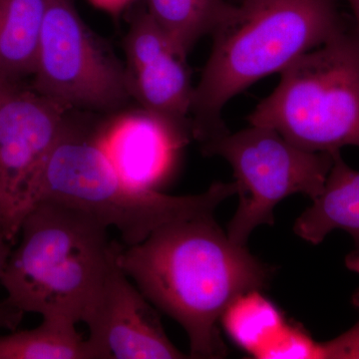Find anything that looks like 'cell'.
<instances>
[{"label":"cell","instance_id":"cell-1","mask_svg":"<svg viewBox=\"0 0 359 359\" xmlns=\"http://www.w3.org/2000/svg\"><path fill=\"white\" fill-rule=\"evenodd\" d=\"M204 212L160 226L143 242L120 247L117 261L151 304L180 323L192 358H223L224 309L240 295L264 290L273 269L231 242Z\"/></svg>","mask_w":359,"mask_h":359},{"label":"cell","instance_id":"cell-2","mask_svg":"<svg viewBox=\"0 0 359 359\" xmlns=\"http://www.w3.org/2000/svg\"><path fill=\"white\" fill-rule=\"evenodd\" d=\"M342 30L335 0H243L212 34L193 91V138L202 143L228 131L222 112L229 101Z\"/></svg>","mask_w":359,"mask_h":359},{"label":"cell","instance_id":"cell-3","mask_svg":"<svg viewBox=\"0 0 359 359\" xmlns=\"http://www.w3.org/2000/svg\"><path fill=\"white\" fill-rule=\"evenodd\" d=\"M76 208L41 200L21 223L1 283L6 301L42 318L78 323L93 302L120 245Z\"/></svg>","mask_w":359,"mask_h":359},{"label":"cell","instance_id":"cell-4","mask_svg":"<svg viewBox=\"0 0 359 359\" xmlns=\"http://www.w3.org/2000/svg\"><path fill=\"white\" fill-rule=\"evenodd\" d=\"M237 192L236 182H217L193 196L137 188L115 171L91 134L70 124L47 161L37 202L56 201L81 210L107 228L117 229L129 247L164 224L216 212Z\"/></svg>","mask_w":359,"mask_h":359},{"label":"cell","instance_id":"cell-5","mask_svg":"<svg viewBox=\"0 0 359 359\" xmlns=\"http://www.w3.org/2000/svg\"><path fill=\"white\" fill-rule=\"evenodd\" d=\"M271 95L248 116L311 152L359 148V32H342L280 72Z\"/></svg>","mask_w":359,"mask_h":359},{"label":"cell","instance_id":"cell-6","mask_svg":"<svg viewBox=\"0 0 359 359\" xmlns=\"http://www.w3.org/2000/svg\"><path fill=\"white\" fill-rule=\"evenodd\" d=\"M201 148L233 168L240 201L226 235L240 245H247L250 233L262 224L275 223V208L285 198L294 194L318 198L334 164V152L304 150L276 130L252 125L212 137Z\"/></svg>","mask_w":359,"mask_h":359},{"label":"cell","instance_id":"cell-7","mask_svg":"<svg viewBox=\"0 0 359 359\" xmlns=\"http://www.w3.org/2000/svg\"><path fill=\"white\" fill-rule=\"evenodd\" d=\"M33 76L35 91L67 109L113 110L132 96L128 71L104 50L71 0H49Z\"/></svg>","mask_w":359,"mask_h":359},{"label":"cell","instance_id":"cell-8","mask_svg":"<svg viewBox=\"0 0 359 359\" xmlns=\"http://www.w3.org/2000/svg\"><path fill=\"white\" fill-rule=\"evenodd\" d=\"M67 110L16 82L0 87V230L13 244L39 201L47 161L70 126Z\"/></svg>","mask_w":359,"mask_h":359},{"label":"cell","instance_id":"cell-9","mask_svg":"<svg viewBox=\"0 0 359 359\" xmlns=\"http://www.w3.org/2000/svg\"><path fill=\"white\" fill-rule=\"evenodd\" d=\"M118 252L83 318L101 358H189L172 344L159 314L119 266Z\"/></svg>","mask_w":359,"mask_h":359},{"label":"cell","instance_id":"cell-10","mask_svg":"<svg viewBox=\"0 0 359 359\" xmlns=\"http://www.w3.org/2000/svg\"><path fill=\"white\" fill-rule=\"evenodd\" d=\"M91 137L123 179L137 188L159 191L193 133L192 125L143 108L116 116Z\"/></svg>","mask_w":359,"mask_h":359},{"label":"cell","instance_id":"cell-11","mask_svg":"<svg viewBox=\"0 0 359 359\" xmlns=\"http://www.w3.org/2000/svg\"><path fill=\"white\" fill-rule=\"evenodd\" d=\"M313 204L295 221L294 233L309 244L318 245L334 230H344L355 248L346 259L347 269L359 273V171L334 152V164L325 188Z\"/></svg>","mask_w":359,"mask_h":359},{"label":"cell","instance_id":"cell-12","mask_svg":"<svg viewBox=\"0 0 359 359\" xmlns=\"http://www.w3.org/2000/svg\"><path fill=\"white\" fill-rule=\"evenodd\" d=\"M185 59L174 48H168L136 69L127 71L131 95L144 109L191 124L187 117L191 114L194 88Z\"/></svg>","mask_w":359,"mask_h":359},{"label":"cell","instance_id":"cell-13","mask_svg":"<svg viewBox=\"0 0 359 359\" xmlns=\"http://www.w3.org/2000/svg\"><path fill=\"white\" fill-rule=\"evenodd\" d=\"M49 0H0V78L33 75Z\"/></svg>","mask_w":359,"mask_h":359},{"label":"cell","instance_id":"cell-14","mask_svg":"<svg viewBox=\"0 0 359 359\" xmlns=\"http://www.w3.org/2000/svg\"><path fill=\"white\" fill-rule=\"evenodd\" d=\"M148 13L175 49L187 54L207 34L228 20L235 6L224 0H147Z\"/></svg>","mask_w":359,"mask_h":359},{"label":"cell","instance_id":"cell-15","mask_svg":"<svg viewBox=\"0 0 359 359\" xmlns=\"http://www.w3.org/2000/svg\"><path fill=\"white\" fill-rule=\"evenodd\" d=\"M76 323L43 318L39 327L0 335V359H102Z\"/></svg>","mask_w":359,"mask_h":359},{"label":"cell","instance_id":"cell-16","mask_svg":"<svg viewBox=\"0 0 359 359\" xmlns=\"http://www.w3.org/2000/svg\"><path fill=\"white\" fill-rule=\"evenodd\" d=\"M219 321L241 348L257 358L287 320L262 290H252L231 302Z\"/></svg>","mask_w":359,"mask_h":359},{"label":"cell","instance_id":"cell-17","mask_svg":"<svg viewBox=\"0 0 359 359\" xmlns=\"http://www.w3.org/2000/svg\"><path fill=\"white\" fill-rule=\"evenodd\" d=\"M262 359L318 358V342L302 325L285 321L257 355Z\"/></svg>","mask_w":359,"mask_h":359},{"label":"cell","instance_id":"cell-18","mask_svg":"<svg viewBox=\"0 0 359 359\" xmlns=\"http://www.w3.org/2000/svg\"><path fill=\"white\" fill-rule=\"evenodd\" d=\"M353 304L359 309V290L353 295ZM318 358H359V320L354 327L337 339L318 342Z\"/></svg>","mask_w":359,"mask_h":359},{"label":"cell","instance_id":"cell-19","mask_svg":"<svg viewBox=\"0 0 359 359\" xmlns=\"http://www.w3.org/2000/svg\"><path fill=\"white\" fill-rule=\"evenodd\" d=\"M25 313V311L15 308L6 299L0 302V332L1 330H7V332L16 330V328L20 327Z\"/></svg>","mask_w":359,"mask_h":359},{"label":"cell","instance_id":"cell-20","mask_svg":"<svg viewBox=\"0 0 359 359\" xmlns=\"http://www.w3.org/2000/svg\"><path fill=\"white\" fill-rule=\"evenodd\" d=\"M92 6L111 14H118L128 7L135 0H88Z\"/></svg>","mask_w":359,"mask_h":359},{"label":"cell","instance_id":"cell-21","mask_svg":"<svg viewBox=\"0 0 359 359\" xmlns=\"http://www.w3.org/2000/svg\"><path fill=\"white\" fill-rule=\"evenodd\" d=\"M13 243L7 238L6 233L0 230V283L6 269L7 261L13 252Z\"/></svg>","mask_w":359,"mask_h":359},{"label":"cell","instance_id":"cell-22","mask_svg":"<svg viewBox=\"0 0 359 359\" xmlns=\"http://www.w3.org/2000/svg\"><path fill=\"white\" fill-rule=\"evenodd\" d=\"M347 4H349V6L353 9V13L354 14V18H355L356 25H358V28L356 30L359 32V0H346Z\"/></svg>","mask_w":359,"mask_h":359},{"label":"cell","instance_id":"cell-23","mask_svg":"<svg viewBox=\"0 0 359 359\" xmlns=\"http://www.w3.org/2000/svg\"><path fill=\"white\" fill-rule=\"evenodd\" d=\"M4 81H6V80L1 79V78H0V87H1L2 83H4Z\"/></svg>","mask_w":359,"mask_h":359}]
</instances>
